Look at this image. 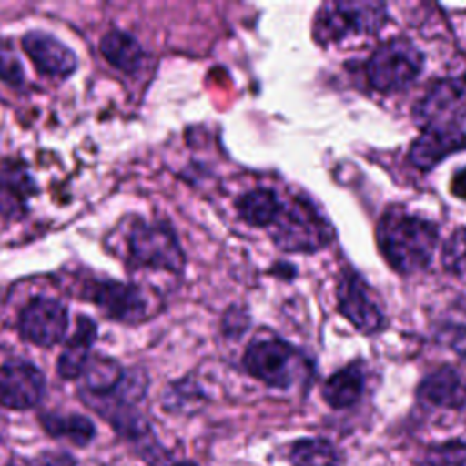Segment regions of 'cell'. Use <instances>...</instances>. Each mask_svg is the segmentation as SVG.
I'll use <instances>...</instances> for the list:
<instances>
[{
  "instance_id": "1",
  "label": "cell",
  "mask_w": 466,
  "mask_h": 466,
  "mask_svg": "<svg viewBox=\"0 0 466 466\" xmlns=\"http://www.w3.org/2000/svg\"><path fill=\"white\" fill-rule=\"evenodd\" d=\"M439 242V226L428 218L390 208L377 224V244L386 262L400 275L430 266Z\"/></svg>"
},
{
  "instance_id": "2",
  "label": "cell",
  "mask_w": 466,
  "mask_h": 466,
  "mask_svg": "<svg viewBox=\"0 0 466 466\" xmlns=\"http://www.w3.org/2000/svg\"><path fill=\"white\" fill-rule=\"evenodd\" d=\"M388 20L384 2L339 0L324 4L313 20V38L319 46L337 44L351 36H368L380 31Z\"/></svg>"
},
{
  "instance_id": "3",
  "label": "cell",
  "mask_w": 466,
  "mask_h": 466,
  "mask_svg": "<svg viewBox=\"0 0 466 466\" xmlns=\"http://www.w3.org/2000/svg\"><path fill=\"white\" fill-rule=\"evenodd\" d=\"M271 238L284 251L313 253L333 240V228L311 202L295 198L271 224Z\"/></svg>"
},
{
  "instance_id": "4",
  "label": "cell",
  "mask_w": 466,
  "mask_h": 466,
  "mask_svg": "<svg viewBox=\"0 0 466 466\" xmlns=\"http://www.w3.org/2000/svg\"><path fill=\"white\" fill-rule=\"evenodd\" d=\"M424 55L408 38H391L380 44L366 60L364 75L379 93H391L408 87L422 71Z\"/></svg>"
},
{
  "instance_id": "5",
  "label": "cell",
  "mask_w": 466,
  "mask_h": 466,
  "mask_svg": "<svg viewBox=\"0 0 466 466\" xmlns=\"http://www.w3.org/2000/svg\"><path fill=\"white\" fill-rule=\"evenodd\" d=\"M244 368L249 375L271 388H289L300 371L308 368L306 357L280 339H262L248 346Z\"/></svg>"
},
{
  "instance_id": "6",
  "label": "cell",
  "mask_w": 466,
  "mask_h": 466,
  "mask_svg": "<svg viewBox=\"0 0 466 466\" xmlns=\"http://www.w3.org/2000/svg\"><path fill=\"white\" fill-rule=\"evenodd\" d=\"M413 118L424 127L462 129L466 120V71L459 76L435 80L417 100Z\"/></svg>"
},
{
  "instance_id": "7",
  "label": "cell",
  "mask_w": 466,
  "mask_h": 466,
  "mask_svg": "<svg viewBox=\"0 0 466 466\" xmlns=\"http://www.w3.org/2000/svg\"><path fill=\"white\" fill-rule=\"evenodd\" d=\"M337 308L364 335H375L386 328V317L375 291L351 268H344L339 277Z\"/></svg>"
},
{
  "instance_id": "8",
  "label": "cell",
  "mask_w": 466,
  "mask_h": 466,
  "mask_svg": "<svg viewBox=\"0 0 466 466\" xmlns=\"http://www.w3.org/2000/svg\"><path fill=\"white\" fill-rule=\"evenodd\" d=\"M127 251L131 262L153 269L180 271L184 268V253L175 233L164 224L138 222L127 237Z\"/></svg>"
},
{
  "instance_id": "9",
  "label": "cell",
  "mask_w": 466,
  "mask_h": 466,
  "mask_svg": "<svg viewBox=\"0 0 466 466\" xmlns=\"http://www.w3.org/2000/svg\"><path fill=\"white\" fill-rule=\"evenodd\" d=\"M20 333L36 346H53L67 329V309L55 299H33L20 313Z\"/></svg>"
},
{
  "instance_id": "10",
  "label": "cell",
  "mask_w": 466,
  "mask_h": 466,
  "mask_svg": "<svg viewBox=\"0 0 466 466\" xmlns=\"http://www.w3.org/2000/svg\"><path fill=\"white\" fill-rule=\"evenodd\" d=\"M46 391V379L29 362H5L0 366V404L9 410L35 408Z\"/></svg>"
},
{
  "instance_id": "11",
  "label": "cell",
  "mask_w": 466,
  "mask_h": 466,
  "mask_svg": "<svg viewBox=\"0 0 466 466\" xmlns=\"http://www.w3.org/2000/svg\"><path fill=\"white\" fill-rule=\"evenodd\" d=\"M82 295L93 300L107 317L133 322L146 315V299L138 288L115 280H91Z\"/></svg>"
},
{
  "instance_id": "12",
  "label": "cell",
  "mask_w": 466,
  "mask_h": 466,
  "mask_svg": "<svg viewBox=\"0 0 466 466\" xmlns=\"http://www.w3.org/2000/svg\"><path fill=\"white\" fill-rule=\"evenodd\" d=\"M462 149H466V131L424 127L420 129V135L413 140L408 158L417 169L430 171L448 155Z\"/></svg>"
},
{
  "instance_id": "13",
  "label": "cell",
  "mask_w": 466,
  "mask_h": 466,
  "mask_svg": "<svg viewBox=\"0 0 466 466\" xmlns=\"http://www.w3.org/2000/svg\"><path fill=\"white\" fill-rule=\"evenodd\" d=\"M22 47L44 75L67 76L76 67L75 53L58 38L47 33L29 31L22 38Z\"/></svg>"
},
{
  "instance_id": "14",
  "label": "cell",
  "mask_w": 466,
  "mask_h": 466,
  "mask_svg": "<svg viewBox=\"0 0 466 466\" xmlns=\"http://www.w3.org/2000/svg\"><path fill=\"white\" fill-rule=\"evenodd\" d=\"M417 399L442 410H462L466 406V380L455 368L441 366L419 382Z\"/></svg>"
},
{
  "instance_id": "15",
  "label": "cell",
  "mask_w": 466,
  "mask_h": 466,
  "mask_svg": "<svg viewBox=\"0 0 466 466\" xmlns=\"http://www.w3.org/2000/svg\"><path fill=\"white\" fill-rule=\"evenodd\" d=\"M96 339V324L89 317H78L76 329L66 342L62 355L58 357V375L62 379L73 380L84 375L91 360V346Z\"/></svg>"
},
{
  "instance_id": "16",
  "label": "cell",
  "mask_w": 466,
  "mask_h": 466,
  "mask_svg": "<svg viewBox=\"0 0 466 466\" xmlns=\"http://www.w3.org/2000/svg\"><path fill=\"white\" fill-rule=\"evenodd\" d=\"M364 370L359 362L348 364L331 373L322 384V399L333 410H346L357 404L364 393Z\"/></svg>"
},
{
  "instance_id": "17",
  "label": "cell",
  "mask_w": 466,
  "mask_h": 466,
  "mask_svg": "<svg viewBox=\"0 0 466 466\" xmlns=\"http://www.w3.org/2000/svg\"><path fill=\"white\" fill-rule=\"evenodd\" d=\"M35 193V182L22 164H5L0 171V211L5 217L25 213L27 200Z\"/></svg>"
},
{
  "instance_id": "18",
  "label": "cell",
  "mask_w": 466,
  "mask_h": 466,
  "mask_svg": "<svg viewBox=\"0 0 466 466\" xmlns=\"http://www.w3.org/2000/svg\"><path fill=\"white\" fill-rule=\"evenodd\" d=\"M100 53L104 58L124 73H135L142 66L140 44L124 31H109L100 40Z\"/></svg>"
},
{
  "instance_id": "19",
  "label": "cell",
  "mask_w": 466,
  "mask_h": 466,
  "mask_svg": "<svg viewBox=\"0 0 466 466\" xmlns=\"http://www.w3.org/2000/svg\"><path fill=\"white\" fill-rule=\"evenodd\" d=\"M40 424L55 439H66L75 446H87L95 439V424L78 413H44Z\"/></svg>"
},
{
  "instance_id": "20",
  "label": "cell",
  "mask_w": 466,
  "mask_h": 466,
  "mask_svg": "<svg viewBox=\"0 0 466 466\" xmlns=\"http://www.w3.org/2000/svg\"><path fill=\"white\" fill-rule=\"evenodd\" d=\"M237 209L244 222L257 226V228H266L277 220V217L282 209V204H280L279 197L275 195V191L253 189L238 198Z\"/></svg>"
},
{
  "instance_id": "21",
  "label": "cell",
  "mask_w": 466,
  "mask_h": 466,
  "mask_svg": "<svg viewBox=\"0 0 466 466\" xmlns=\"http://www.w3.org/2000/svg\"><path fill=\"white\" fill-rule=\"evenodd\" d=\"M289 462L291 466H340L342 459L329 441L308 437L291 444Z\"/></svg>"
},
{
  "instance_id": "22",
  "label": "cell",
  "mask_w": 466,
  "mask_h": 466,
  "mask_svg": "<svg viewBox=\"0 0 466 466\" xmlns=\"http://www.w3.org/2000/svg\"><path fill=\"white\" fill-rule=\"evenodd\" d=\"M417 466H466V442L446 441L431 444Z\"/></svg>"
},
{
  "instance_id": "23",
  "label": "cell",
  "mask_w": 466,
  "mask_h": 466,
  "mask_svg": "<svg viewBox=\"0 0 466 466\" xmlns=\"http://www.w3.org/2000/svg\"><path fill=\"white\" fill-rule=\"evenodd\" d=\"M441 260L448 273L466 282V228H459L450 235L444 242Z\"/></svg>"
},
{
  "instance_id": "24",
  "label": "cell",
  "mask_w": 466,
  "mask_h": 466,
  "mask_svg": "<svg viewBox=\"0 0 466 466\" xmlns=\"http://www.w3.org/2000/svg\"><path fill=\"white\" fill-rule=\"evenodd\" d=\"M437 340L444 346H448L459 360L466 366V326L459 324H444L437 329Z\"/></svg>"
},
{
  "instance_id": "25",
  "label": "cell",
  "mask_w": 466,
  "mask_h": 466,
  "mask_svg": "<svg viewBox=\"0 0 466 466\" xmlns=\"http://www.w3.org/2000/svg\"><path fill=\"white\" fill-rule=\"evenodd\" d=\"M0 80L13 86H20L24 80L22 64L18 62L11 46H5V44L0 46Z\"/></svg>"
},
{
  "instance_id": "26",
  "label": "cell",
  "mask_w": 466,
  "mask_h": 466,
  "mask_svg": "<svg viewBox=\"0 0 466 466\" xmlns=\"http://www.w3.org/2000/svg\"><path fill=\"white\" fill-rule=\"evenodd\" d=\"M36 464L38 466H76V461L73 455L66 451H47L38 457Z\"/></svg>"
},
{
  "instance_id": "27",
  "label": "cell",
  "mask_w": 466,
  "mask_h": 466,
  "mask_svg": "<svg viewBox=\"0 0 466 466\" xmlns=\"http://www.w3.org/2000/svg\"><path fill=\"white\" fill-rule=\"evenodd\" d=\"M450 189L455 197L466 200V167L459 169L453 178H451V184H450Z\"/></svg>"
},
{
  "instance_id": "28",
  "label": "cell",
  "mask_w": 466,
  "mask_h": 466,
  "mask_svg": "<svg viewBox=\"0 0 466 466\" xmlns=\"http://www.w3.org/2000/svg\"><path fill=\"white\" fill-rule=\"evenodd\" d=\"M171 466H198V464L193 462V461H178V462H175Z\"/></svg>"
}]
</instances>
